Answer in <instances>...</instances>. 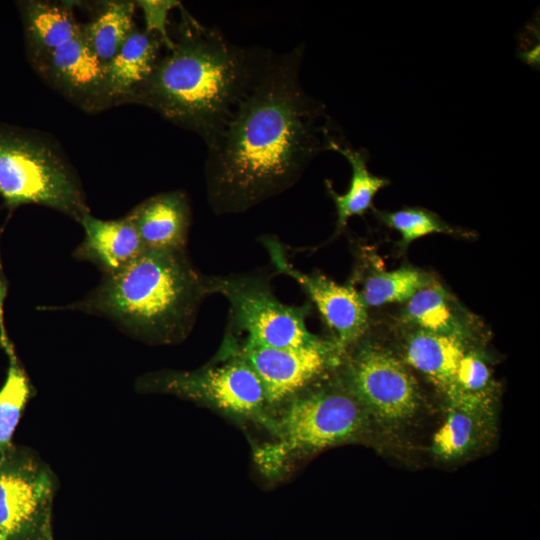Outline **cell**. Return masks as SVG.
Wrapping results in <instances>:
<instances>
[{"label": "cell", "instance_id": "obj_1", "mask_svg": "<svg viewBox=\"0 0 540 540\" xmlns=\"http://www.w3.org/2000/svg\"><path fill=\"white\" fill-rule=\"evenodd\" d=\"M302 45L270 51L251 89L206 143L208 203L217 215L243 213L285 192L318 154L344 140L300 82Z\"/></svg>", "mask_w": 540, "mask_h": 540}, {"label": "cell", "instance_id": "obj_2", "mask_svg": "<svg viewBox=\"0 0 540 540\" xmlns=\"http://www.w3.org/2000/svg\"><path fill=\"white\" fill-rule=\"evenodd\" d=\"M172 46L132 100L209 142L256 81L270 50L230 42L179 6Z\"/></svg>", "mask_w": 540, "mask_h": 540}, {"label": "cell", "instance_id": "obj_3", "mask_svg": "<svg viewBox=\"0 0 540 540\" xmlns=\"http://www.w3.org/2000/svg\"><path fill=\"white\" fill-rule=\"evenodd\" d=\"M208 295L207 275L186 250L148 249L84 299L58 308L107 317L148 343L173 344L189 335Z\"/></svg>", "mask_w": 540, "mask_h": 540}, {"label": "cell", "instance_id": "obj_4", "mask_svg": "<svg viewBox=\"0 0 540 540\" xmlns=\"http://www.w3.org/2000/svg\"><path fill=\"white\" fill-rule=\"evenodd\" d=\"M271 412L266 426L273 439L254 455L269 476L281 474L297 459L356 439L370 418L338 367Z\"/></svg>", "mask_w": 540, "mask_h": 540}, {"label": "cell", "instance_id": "obj_5", "mask_svg": "<svg viewBox=\"0 0 540 540\" xmlns=\"http://www.w3.org/2000/svg\"><path fill=\"white\" fill-rule=\"evenodd\" d=\"M0 196L13 212L41 205L80 223L90 213L80 178L52 136L0 122Z\"/></svg>", "mask_w": 540, "mask_h": 540}, {"label": "cell", "instance_id": "obj_6", "mask_svg": "<svg viewBox=\"0 0 540 540\" xmlns=\"http://www.w3.org/2000/svg\"><path fill=\"white\" fill-rule=\"evenodd\" d=\"M140 393H165L194 401L240 420L266 426L270 407L264 388L247 361L228 343L203 367L192 371L161 370L141 376Z\"/></svg>", "mask_w": 540, "mask_h": 540}, {"label": "cell", "instance_id": "obj_7", "mask_svg": "<svg viewBox=\"0 0 540 540\" xmlns=\"http://www.w3.org/2000/svg\"><path fill=\"white\" fill-rule=\"evenodd\" d=\"M271 276L263 272L207 276L210 294H221L229 303L225 335L273 348H301L323 339L306 326L311 306L288 305L274 295Z\"/></svg>", "mask_w": 540, "mask_h": 540}, {"label": "cell", "instance_id": "obj_8", "mask_svg": "<svg viewBox=\"0 0 540 540\" xmlns=\"http://www.w3.org/2000/svg\"><path fill=\"white\" fill-rule=\"evenodd\" d=\"M406 365L368 330L345 351L338 371L369 417L399 425L411 419L420 405L417 382Z\"/></svg>", "mask_w": 540, "mask_h": 540}, {"label": "cell", "instance_id": "obj_9", "mask_svg": "<svg viewBox=\"0 0 540 540\" xmlns=\"http://www.w3.org/2000/svg\"><path fill=\"white\" fill-rule=\"evenodd\" d=\"M57 488L53 471L35 453L14 445L0 453V537L48 540Z\"/></svg>", "mask_w": 540, "mask_h": 540}, {"label": "cell", "instance_id": "obj_10", "mask_svg": "<svg viewBox=\"0 0 540 540\" xmlns=\"http://www.w3.org/2000/svg\"><path fill=\"white\" fill-rule=\"evenodd\" d=\"M260 379L270 410L333 372L341 362L331 339L301 348H273L225 335Z\"/></svg>", "mask_w": 540, "mask_h": 540}, {"label": "cell", "instance_id": "obj_11", "mask_svg": "<svg viewBox=\"0 0 540 540\" xmlns=\"http://www.w3.org/2000/svg\"><path fill=\"white\" fill-rule=\"evenodd\" d=\"M261 242L277 272L296 281L318 309L331 332L330 339L342 357L370 329L369 310L359 290L350 284H338L317 270L311 273L298 270L274 236H263Z\"/></svg>", "mask_w": 540, "mask_h": 540}, {"label": "cell", "instance_id": "obj_12", "mask_svg": "<svg viewBox=\"0 0 540 540\" xmlns=\"http://www.w3.org/2000/svg\"><path fill=\"white\" fill-rule=\"evenodd\" d=\"M28 59L45 82L74 104L89 112L105 109V65L82 34Z\"/></svg>", "mask_w": 540, "mask_h": 540}, {"label": "cell", "instance_id": "obj_13", "mask_svg": "<svg viewBox=\"0 0 540 540\" xmlns=\"http://www.w3.org/2000/svg\"><path fill=\"white\" fill-rule=\"evenodd\" d=\"M80 224L84 238L73 257L94 264L104 276L117 273L142 255L146 248L126 217L113 220L85 215Z\"/></svg>", "mask_w": 540, "mask_h": 540}, {"label": "cell", "instance_id": "obj_14", "mask_svg": "<svg viewBox=\"0 0 540 540\" xmlns=\"http://www.w3.org/2000/svg\"><path fill=\"white\" fill-rule=\"evenodd\" d=\"M126 217L148 249L186 250L191 210L180 190L154 195L134 207Z\"/></svg>", "mask_w": 540, "mask_h": 540}, {"label": "cell", "instance_id": "obj_15", "mask_svg": "<svg viewBox=\"0 0 540 540\" xmlns=\"http://www.w3.org/2000/svg\"><path fill=\"white\" fill-rule=\"evenodd\" d=\"M161 39L135 27L118 53L105 65V109L132 103L152 75L160 57Z\"/></svg>", "mask_w": 540, "mask_h": 540}, {"label": "cell", "instance_id": "obj_16", "mask_svg": "<svg viewBox=\"0 0 540 540\" xmlns=\"http://www.w3.org/2000/svg\"><path fill=\"white\" fill-rule=\"evenodd\" d=\"M400 321L405 327L468 341L478 327L472 314L433 278L405 302Z\"/></svg>", "mask_w": 540, "mask_h": 540}, {"label": "cell", "instance_id": "obj_17", "mask_svg": "<svg viewBox=\"0 0 540 540\" xmlns=\"http://www.w3.org/2000/svg\"><path fill=\"white\" fill-rule=\"evenodd\" d=\"M471 342L407 327L403 342L404 362L446 394L453 384L459 361Z\"/></svg>", "mask_w": 540, "mask_h": 540}, {"label": "cell", "instance_id": "obj_18", "mask_svg": "<svg viewBox=\"0 0 540 540\" xmlns=\"http://www.w3.org/2000/svg\"><path fill=\"white\" fill-rule=\"evenodd\" d=\"M74 6L70 1L19 2L28 57L54 50L82 34Z\"/></svg>", "mask_w": 540, "mask_h": 540}, {"label": "cell", "instance_id": "obj_19", "mask_svg": "<svg viewBox=\"0 0 540 540\" xmlns=\"http://www.w3.org/2000/svg\"><path fill=\"white\" fill-rule=\"evenodd\" d=\"M330 150L341 154L351 167L350 184L345 193H337L330 180H325L327 192L336 208L337 221L334 236H337L344 231L351 217L363 216L373 208L374 197L390 184V180L369 171L367 166L369 154L366 149L353 148L342 140L333 143Z\"/></svg>", "mask_w": 540, "mask_h": 540}, {"label": "cell", "instance_id": "obj_20", "mask_svg": "<svg viewBox=\"0 0 540 540\" xmlns=\"http://www.w3.org/2000/svg\"><path fill=\"white\" fill-rule=\"evenodd\" d=\"M448 407L431 449L438 458L451 461L468 455L480 444L488 430L491 403L450 401Z\"/></svg>", "mask_w": 540, "mask_h": 540}, {"label": "cell", "instance_id": "obj_21", "mask_svg": "<svg viewBox=\"0 0 540 540\" xmlns=\"http://www.w3.org/2000/svg\"><path fill=\"white\" fill-rule=\"evenodd\" d=\"M5 295L6 293L0 291V345L8 357L6 377L0 388V453L13 446V435L33 394L31 382L5 328L3 318Z\"/></svg>", "mask_w": 540, "mask_h": 540}, {"label": "cell", "instance_id": "obj_22", "mask_svg": "<svg viewBox=\"0 0 540 540\" xmlns=\"http://www.w3.org/2000/svg\"><path fill=\"white\" fill-rule=\"evenodd\" d=\"M135 7L132 1H106L93 19L82 25L86 44L104 65L118 53L135 29Z\"/></svg>", "mask_w": 540, "mask_h": 540}, {"label": "cell", "instance_id": "obj_23", "mask_svg": "<svg viewBox=\"0 0 540 540\" xmlns=\"http://www.w3.org/2000/svg\"><path fill=\"white\" fill-rule=\"evenodd\" d=\"M361 277L362 289L359 291L368 308L391 303H405L423 288L431 276L422 270L405 266L389 272H355Z\"/></svg>", "mask_w": 540, "mask_h": 540}, {"label": "cell", "instance_id": "obj_24", "mask_svg": "<svg viewBox=\"0 0 540 540\" xmlns=\"http://www.w3.org/2000/svg\"><path fill=\"white\" fill-rule=\"evenodd\" d=\"M495 384L482 354L471 346L459 361L453 384L445 394L449 401L492 403Z\"/></svg>", "mask_w": 540, "mask_h": 540}, {"label": "cell", "instance_id": "obj_25", "mask_svg": "<svg viewBox=\"0 0 540 540\" xmlns=\"http://www.w3.org/2000/svg\"><path fill=\"white\" fill-rule=\"evenodd\" d=\"M378 220L401 235L399 246L406 249L413 241L434 233L457 235L461 230L451 226L436 213L420 207L396 211L374 210Z\"/></svg>", "mask_w": 540, "mask_h": 540}, {"label": "cell", "instance_id": "obj_26", "mask_svg": "<svg viewBox=\"0 0 540 540\" xmlns=\"http://www.w3.org/2000/svg\"><path fill=\"white\" fill-rule=\"evenodd\" d=\"M135 4L143 11L145 31L158 36L165 48L169 49L173 41L167 29L168 14L181 3L175 0H141L136 1Z\"/></svg>", "mask_w": 540, "mask_h": 540}, {"label": "cell", "instance_id": "obj_27", "mask_svg": "<svg viewBox=\"0 0 540 540\" xmlns=\"http://www.w3.org/2000/svg\"><path fill=\"white\" fill-rule=\"evenodd\" d=\"M0 540H4L2 537H0Z\"/></svg>", "mask_w": 540, "mask_h": 540}]
</instances>
